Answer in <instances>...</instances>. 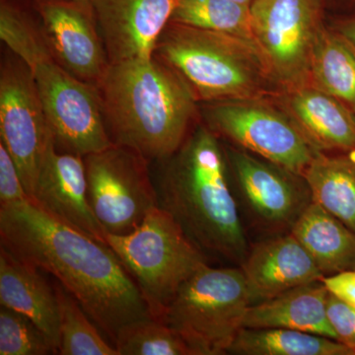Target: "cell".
<instances>
[{
	"label": "cell",
	"instance_id": "1",
	"mask_svg": "<svg viewBox=\"0 0 355 355\" xmlns=\"http://www.w3.org/2000/svg\"><path fill=\"white\" fill-rule=\"evenodd\" d=\"M0 237L2 246L55 277L112 343L128 324L153 317L108 245L49 216L31 200L0 207Z\"/></svg>",
	"mask_w": 355,
	"mask_h": 355
},
{
	"label": "cell",
	"instance_id": "2",
	"mask_svg": "<svg viewBox=\"0 0 355 355\" xmlns=\"http://www.w3.org/2000/svg\"><path fill=\"white\" fill-rule=\"evenodd\" d=\"M157 163L159 207L202 251L241 265L250 248L216 133L197 123L176 153Z\"/></svg>",
	"mask_w": 355,
	"mask_h": 355
},
{
	"label": "cell",
	"instance_id": "3",
	"mask_svg": "<svg viewBox=\"0 0 355 355\" xmlns=\"http://www.w3.org/2000/svg\"><path fill=\"white\" fill-rule=\"evenodd\" d=\"M97 87L113 144L151 162L176 153L200 118L188 84L155 55L110 64Z\"/></svg>",
	"mask_w": 355,
	"mask_h": 355
},
{
	"label": "cell",
	"instance_id": "4",
	"mask_svg": "<svg viewBox=\"0 0 355 355\" xmlns=\"http://www.w3.org/2000/svg\"><path fill=\"white\" fill-rule=\"evenodd\" d=\"M154 55L170 65L198 103L275 100L284 88L250 40L170 22Z\"/></svg>",
	"mask_w": 355,
	"mask_h": 355
},
{
	"label": "cell",
	"instance_id": "5",
	"mask_svg": "<svg viewBox=\"0 0 355 355\" xmlns=\"http://www.w3.org/2000/svg\"><path fill=\"white\" fill-rule=\"evenodd\" d=\"M106 243L139 287L151 316L161 320L182 286L207 263L200 247L165 209L154 207L128 234Z\"/></svg>",
	"mask_w": 355,
	"mask_h": 355
},
{
	"label": "cell",
	"instance_id": "6",
	"mask_svg": "<svg viewBox=\"0 0 355 355\" xmlns=\"http://www.w3.org/2000/svg\"><path fill=\"white\" fill-rule=\"evenodd\" d=\"M251 304L241 268L205 263L179 289L161 321L174 329L195 355L225 354Z\"/></svg>",
	"mask_w": 355,
	"mask_h": 355
},
{
	"label": "cell",
	"instance_id": "7",
	"mask_svg": "<svg viewBox=\"0 0 355 355\" xmlns=\"http://www.w3.org/2000/svg\"><path fill=\"white\" fill-rule=\"evenodd\" d=\"M200 119L217 137L301 176L319 153L277 100L200 103Z\"/></svg>",
	"mask_w": 355,
	"mask_h": 355
},
{
	"label": "cell",
	"instance_id": "8",
	"mask_svg": "<svg viewBox=\"0 0 355 355\" xmlns=\"http://www.w3.org/2000/svg\"><path fill=\"white\" fill-rule=\"evenodd\" d=\"M91 207L105 232L128 234L159 207L151 161L128 147L113 146L84 156Z\"/></svg>",
	"mask_w": 355,
	"mask_h": 355
},
{
	"label": "cell",
	"instance_id": "9",
	"mask_svg": "<svg viewBox=\"0 0 355 355\" xmlns=\"http://www.w3.org/2000/svg\"><path fill=\"white\" fill-rule=\"evenodd\" d=\"M324 0H254V42L284 89L309 84L310 60L324 29Z\"/></svg>",
	"mask_w": 355,
	"mask_h": 355
},
{
	"label": "cell",
	"instance_id": "10",
	"mask_svg": "<svg viewBox=\"0 0 355 355\" xmlns=\"http://www.w3.org/2000/svg\"><path fill=\"white\" fill-rule=\"evenodd\" d=\"M33 74L58 151L84 157L113 146L97 86L76 78L53 58Z\"/></svg>",
	"mask_w": 355,
	"mask_h": 355
},
{
	"label": "cell",
	"instance_id": "11",
	"mask_svg": "<svg viewBox=\"0 0 355 355\" xmlns=\"http://www.w3.org/2000/svg\"><path fill=\"white\" fill-rule=\"evenodd\" d=\"M0 137L30 198L53 137L32 70L19 58H3L0 67Z\"/></svg>",
	"mask_w": 355,
	"mask_h": 355
},
{
	"label": "cell",
	"instance_id": "12",
	"mask_svg": "<svg viewBox=\"0 0 355 355\" xmlns=\"http://www.w3.org/2000/svg\"><path fill=\"white\" fill-rule=\"evenodd\" d=\"M224 153L240 197L254 218L270 230L291 232L313 202L305 178L240 147H224Z\"/></svg>",
	"mask_w": 355,
	"mask_h": 355
},
{
	"label": "cell",
	"instance_id": "13",
	"mask_svg": "<svg viewBox=\"0 0 355 355\" xmlns=\"http://www.w3.org/2000/svg\"><path fill=\"white\" fill-rule=\"evenodd\" d=\"M53 60L84 83L98 86L110 65L91 1L34 0Z\"/></svg>",
	"mask_w": 355,
	"mask_h": 355
},
{
	"label": "cell",
	"instance_id": "14",
	"mask_svg": "<svg viewBox=\"0 0 355 355\" xmlns=\"http://www.w3.org/2000/svg\"><path fill=\"white\" fill-rule=\"evenodd\" d=\"M32 202L65 225L107 245L106 232L89 202L84 157L58 151L55 139L46 149Z\"/></svg>",
	"mask_w": 355,
	"mask_h": 355
},
{
	"label": "cell",
	"instance_id": "15",
	"mask_svg": "<svg viewBox=\"0 0 355 355\" xmlns=\"http://www.w3.org/2000/svg\"><path fill=\"white\" fill-rule=\"evenodd\" d=\"M110 64L153 58L179 0H92Z\"/></svg>",
	"mask_w": 355,
	"mask_h": 355
},
{
	"label": "cell",
	"instance_id": "16",
	"mask_svg": "<svg viewBox=\"0 0 355 355\" xmlns=\"http://www.w3.org/2000/svg\"><path fill=\"white\" fill-rule=\"evenodd\" d=\"M240 266L252 304L324 279L309 253L291 232L257 243Z\"/></svg>",
	"mask_w": 355,
	"mask_h": 355
},
{
	"label": "cell",
	"instance_id": "17",
	"mask_svg": "<svg viewBox=\"0 0 355 355\" xmlns=\"http://www.w3.org/2000/svg\"><path fill=\"white\" fill-rule=\"evenodd\" d=\"M275 100L318 151L355 150V114L333 96L309 83L284 89Z\"/></svg>",
	"mask_w": 355,
	"mask_h": 355
},
{
	"label": "cell",
	"instance_id": "18",
	"mask_svg": "<svg viewBox=\"0 0 355 355\" xmlns=\"http://www.w3.org/2000/svg\"><path fill=\"white\" fill-rule=\"evenodd\" d=\"M42 270L0 250V303L31 319L60 349V309L57 291L44 279Z\"/></svg>",
	"mask_w": 355,
	"mask_h": 355
},
{
	"label": "cell",
	"instance_id": "19",
	"mask_svg": "<svg viewBox=\"0 0 355 355\" xmlns=\"http://www.w3.org/2000/svg\"><path fill=\"white\" fill-rule=\"evenodd\" d=\"M328 294L319 280L250 305L243 328L289 329L338 340L327 315Z\"/></svg>",
	"mask_w": 355,
	"mask_h": 355
},
{
	"label": "cell",
	"instance_id": "20",
	"mask_svg": "<svg viewBox=\"0 0 355 355\" xmlns=\"http://www.w3.org/2000/svg\"><path fill=\"white\" fill-rule=\"evenodd\" d=\"M291 233L324 277L355 270V233L319 203L308 205Z\"/></svg>",
	"mask_w": 355,
	"mask_h": 355
},
{
	"label": "cell",
	"instance_id": "21",
	"mask_svg": "<svg viewBox=\"0 0 355 355\" xmlns=\"http://www.w3.org/2000/svg\"><path fill=\"white\" fill-rule=\"evenodd\" d=\"M303 177L313 202L355 233V150L336 154L319 151Z\"/></svg>",
	"mask_w": 355,
	"mask_h": 355
},
{
	"label": "cell",
	"instance_id": "22",
	"mask_svg": "<svg viewBox=\"0 0 355 355\" xmlns=\"http://www.w3.org/2000/svg\"><path fill=\"white\" fill-rule=\"evenodd\" d=\"M310 84L328 93L355 114V46L324 26L310 60Z\"/></svg>",
	"mask_w": 355,
	"mask_h": 355
},
{
	"label": "cell",
	"instance_id": "23",
	"mask_svg": "<svg viewBox=\"0 0 355 355\" xmlns=\"http://www.w3.org/2000/svg\"><path fill=\"white\" fill-rule=\"evenodd\" d=\"M228 354L240 355H354L347 345L289 329L242 328Z\"/></svg>",
	"mask_w": 355,
	"mask_h": 355
},
{
	"label": "cell",
	"instance_id": "24",
	"mask_svg": "<svg viewBox=\"0 0 355 355\" xmlns=\"http://www.w3.org/2000/svg\"><path fill=\"white\" fill-rule=\"evenodd\" d=\"M171 21L254 42L251 6L234 0H179Z\"/></svg>",
	"mask_w": 355,
	"mask_h": 355
},
{
	"label": "cell",
	"instance_id": "25",
	"mask_svg": "<svg viewBox=\"0 0 355 355\" xmlns=\"http://www.w3.org/2000/svg\"><path fill=\"white\" fill-rule=\"evenodd\" d=\"M60 309V355H120L105 340L80 304L62 286L55 287Z\"/></svg>",
	"mask_w": 355,
	"mask_h": 355
},
{
	"label": "cell",
	"instance_id": "26",
	"mask_svg": "<svg viewBox=\"0 0 355 355\" xmlns=\"http://www.w3.org/2000/svg\"><path fill=\"white\" fill-rule=\"evenodd\" d=\"M0 39L32 72L53 58L41 25L14 0H0Z\"/></svg>",
	"mask_w": 355,
	"mask_h": 355
},
{
	"label": "cell",
	"instance_id": "27",
	"mask_svg": "<svg viewBox=\"0 0 355 355\" xmlns=\"http://www.w3.org/2000/svg\"><path fill=\"white\" fill-rule=\"evenodd\" d=\"M114 345L120 355H195L174 329L153 317L121 329Z\"/></svg>",
	"mask_w": 355,
	"mask_h": 355
},
{
	"label": "cell",
	"instance_id": "28",
	"mask_svg": "<svg viewBox=\"0 0 355 355\" xmlns=\"http://www.w3.org/2000/svg\"><path fill=\"white\" fill-rule=\"evenodd\" d=\"M58 354L49 336L17 311L0 309V355Z\"/></svg>",
	"mask_w": 355,
	"mask_h": 355
},
{
	"label": "cell",
	"instance_id": "29",
	"mask_svg": "<svg viewBox=\"0 0 355 355\" xmlns=\"http://www.w3.org/2000/svg\"><path fill=\"white\" fill-rule=\"evenodd\" d=\"M32 200L28 195L17 166L3 144L0 142V207Z\"/></svg>",
	"mask_w": 355,
	"mask_h": 355
},
{
	"label": "cell",
	"instance_id": "30",
	"mask_svg": "<svg viewBox=\"0 0 355 355\" xmlns=\"http://www.w3.org/2000/svg\"><path fill=\"white\" fill-rule=\"evenodd\" d=\"M327 315L338 342L347 345L355 355V308L329 292Z\"/></svg>",
	"mask_w": 355,
	"mask_h": 355
},
{
	"label": "cell",
	"instance_id": "31",
	"mask_svg": "<svg viewBox=\"0 0 355 355\" xmlns=\"http://www.w3.org/2000/svg\"><path fill=\"white\" fill-rule=\"evenodd\" d=\"M322 282L330 293L355 308V270L324 277Z\"/></svg>",
	"mask_w": 355,
	"mask_h": 355
},
{
	"label": "cell",
	"instance_id": "32",
	"mask_svg": "<svg viewBox=\"0 0 355 355\" xmlns=\"http://www.w3.org/2000/svg\"><path fill=\"white\" fill-rule=\"evenodd\" d=\"M336 30L349 40L350 43L355 46V18L340 21L338 23Z\"/></svg>",
	"mask_w": 355,
	"mask_h": 355
},
{
	"label": "cell",
	"instance_id": "33",
	"mask_svg": "<svg viewBox=\"0 0 355 355\" xmlns=\"http://www.w3.org/2000/svg\"><path fill=\"white\" fill-rule=\"evenodd\" d=\"M234 1L239 2V3L246 4V6H251L252 3L254 1V0H234Z\"/></svg>",
	"mask_w": 355,
	"mask_h": 355
},
{
	"label": "cell",
	"instance_id": "34",
	"mask_svg": "<svg viewBox=\"0 0 355 355\" xmlns=\"http://www.w3.org/2000/svg\"><path fill=\"white\" fill-rule=\"evenodd\" d=\"M77 1H92V0H77Z\"/></svg>",
	"mask_w": 355,
	"mask_h": 355
}]
</instances>
